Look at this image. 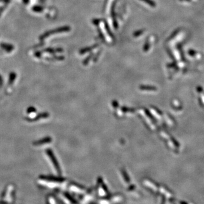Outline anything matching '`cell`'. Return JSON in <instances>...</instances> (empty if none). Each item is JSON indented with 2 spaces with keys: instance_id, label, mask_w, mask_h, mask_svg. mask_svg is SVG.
<instances>
[{
  "instance_id": "1",
  "label": "cell",
  "mask_w": 204,
  "mask_h": 204,
  "mask_svg": "<svg viewBox=\"0 0 204 204\" xmlns=\"http://www.w3.org/2000/svg\"><path fill=\"white\" fill-rule=\"evenodd\" d=\"M47 154H48V155H49L50 158L51 159V160H52L53 164L54 165V166L56 167V169L57 171L58 172V173H60V169L58 168V164H57L56 160L55 157H54V155H53V153H52V152H51V150H48V151H47Z\"/></svg>"
},
{
  "instance_id": "2",
  "label": "cell",
  "mask_w": 204,
  "mask_h": 204,
  "mask_svg": "<svg viewBox=\"0 0 204 204\" xmlns=\"http://www.w3.org/2000/svg\"><path fill=\"white\" fill-rule=\"evenodd\" d=\"M51 141V138H44L41 140H40L39 141L36 142L35 145H41V144H43V143H48V142H50Z\"/></svg>"
}]
</instances>
